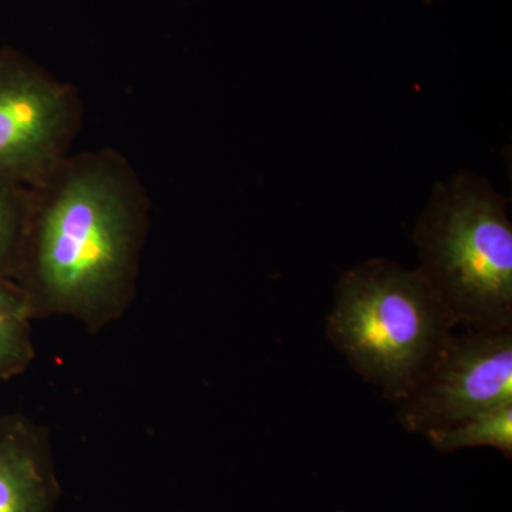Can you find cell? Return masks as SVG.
I'll return each mask as SVG.
<instances>
[{
	"mask_svg": "<svg viewBox=\"0 0 512 512\" xmlns=\"http://www.w3.org/2000/svg\"><path fill=\"white\" fill-rule=\"evenodd\" d=\"M138 227L134 195L117 168L106 160L70 168L37 221L33 279L40 301L93 325L106 319L126 295Z\"/></svg>",
	"mask_w": 512,
	"mask_h": 512,
	"instance_id": "6da1fadb",
	"label": "cell"
},
{
	"mask_svg": "<svg viewBox=\"0 0 512 512\" xmlns=\"http://www.w3.org/2000/svg\"><path fill=\"white\" fill-rule=\"evenodd\" d=\"M507 200L480 175L437 183L413 231L420 274L454 329H512V224Z\"/></svg>",
	"mask_w": 512,
	"mask_h": 512,
	"instance_id": "7a4b0ae2",
	"label": "cell"
},
{
	"mask_svg": "<svg viewBox=\"0 0 512 512\" xmlns=\"http://www.w3.org/2000/svg\"><path fill=\"white\" fill-rule=\"evenodd\" d=\"M325 329L357 375L397 404L429 372L454 326L419 269L377 258L340 275Z\"/></svg>",
	"mask_w": 512,
	"mask_h": 512,
	"instance_id": "3957f363",
	"label": "cell"
},
{
	"mask_svg": "<svg viewBox=\"0 0 512 512\" xmlns=\"http://www.w3.org/2000/svg\"><path fill=\"white\" fill-rule=\"evenodd\" d=\"M505 403H512V329H467L448 338L429 372L397 403V421L424 434Z\"/></svg>",
	"mask_w": 512,
	"mask_h": 512,
	"instance_id": "277c9868",
	"label": "cell"
},
{
	"mask_svg": "<svg viewBox=\"0 0 512 512\" xmlns=\"http://www.w3.org/2000/svg\"><path fill=\"white\" fill-rule=\"evenodd\" d=\"M72 124L67 93L26 66L0 55V180L47 173L59 158Z\"/></svg>",
	"mask_w": 512,
	"mask_h": 512,
	"instance_id": "5b68a950",
	"label": "cell"
},
{
	"mask_svg": "<svg viewBox=\"0 0 512 512\" xmlns=\"http://www.w3.org/2000/svg\"><path fill=\"white\" fill-rule=\"evenodd\" d=\"M57 493L37 441L15 424L0 426V512H53Z\"/></svg>",
	"mask_w": 512,
	"mask_h": 512,
	"instance_id": "8992f818",
	"label": "cell"
},
{
	"mask_svg": "<svg viewBox=\"0 0 512 512\" xmlns=\"http://www.w3.org/2000/svg\"><path fill=\"white\" fill-rule=\"evenodd\" d=\"M434 448L456 453L464 448L491 447L505 458L512 457V403L501 404L456 426L429 430L423 434Z\"/></svg>",
	"mask_w": 512,
	"mask_h": 512,
	"instance_id": "52a82bcc",
	"label": "cell"
},
{
	"mask_svg": "<svg viewBox=\"0 0 512 512\" xmlns=\"http://www.w3.org/2000/svg\"><path fill=\"white\" fill-rule=\"evenodd\" d=\"M28 319L0 320V380L19 375L32 360Z\"/></svg>",
	"mask_w": 512,
	"mask_h": 512,
	"instance_id": "ba28073f",
	"label": "cell"
},
{
	"mask_svg": "<svg viewBox=\"0 0 512 512\" xmlns=\"http://www.w3.org/2000/svg\"><path fill=\"white\" fill-rule=\"evenodd\" d=\"M23 234L22 211L8 183L0 180V278L15 261Z\"/></svg>",
	"mask_w": 512,
	"mask_h": 512,
	"instance_id": "9c48e42d",
	"label": "cell"
},
{
	"mask_svg": "<svg viewBox=\"0 0 512 512\" xmlns=\"http://www.w3.org/2000/svg\"><path fill=\"white\" fill-rule=\"evenodd\" d=\"M32 305L28 295L0 278V320L29 318Z\"/></svg>",
	"mask_w": 512,
	"mask_h": 512,
	"instance_id": "30bf717a",
	"label": "cell"
}]
</instances>
